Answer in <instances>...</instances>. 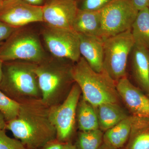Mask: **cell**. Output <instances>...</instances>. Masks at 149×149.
Here are the masks:
<instances>
[{"label":"cell","instance_id":"cell-21","mask_svg":"<svg viewBox=\"0 0 149 149\" xmlns=\"http://www.w3.org/2000/svg\"><path fill=\"white\" fill-rule=\"evenodd\" d=\"M103 135L100 129L80 131L75 146L77 149H99L103 140Z\"/></svg>","mask_w":149,"mask_h":149},{"label":"cell","instance_id":"cell-27","mask_svg":"<svg viewBox=\"0 0 149 149\" xmlns=\"http://www.w3.org/2000/svg\"><path fill=\"white\" fill-rule=\"evenodd\" d=\"M132 1L135 7L139 11L149 7V0H132Z\"/></svg>","mask_w":149,"mask_h":149},{"label":"cell","instance_id":"cell-35","mask_svg":"<svg viewBox=\"0 0 149 149\" xmlns=\"http://www.w3.org/2000/svg\"><path fill=\"white\" fill-rule=\"evenodd\" d=\"M1 1H2L3 2H4L6 1H8V0H1Z\"/></svg>","mask_w":149,"mask_h":149},{"label":"cell","instance_id":"cell-22","mask_svg":"<svg viewBox=\"0 0 149 149\" xmlns=\"http://www.w3.org/2000/svg\"><path fill=\"white\" fill-rule=\"evenodd\" d=\"M20 108V103L9 97L0 90V111L7 122L17 116Z\"/></svg>","mask_w":149,"mask_h":149},{"label":"cell","instance_id":"cell-4","mask_svg":"<svg viewBox=\"0 0 149 149\" xmlns=\"http://www.w3.org/2000/svg\"><path fill=\"white\" fill-rule=\"evenodd\" d=\"M72 66L44 61L36 63L35 72L41 100L47 106L58 105L66 97L72 86L71 83H74L71 75Z\"/></svg>","mask_w":149,"mask_h":149},{"label":"cell","instance_id":"cell-34","mask_svg":"<svg viewBox=\"0 0 149 149\" xmlns=\"http://www.w3.org/2000/svg\"><path fill=\"white\" fill-rule=\"evenodd\" d=\"M3 43V42H0V47H1V46L2 45Z\"/></svg>","mask_w":149,"mask_h":149},{"label":"cell","instance_id":"cell-17","mask_svg":"<svg viewBox=\"0 0 149 149\" xmlns=\"http://www.w3.org/2000/svg\"><path fill=\"white\" fill-rule=\"evenodd\" d=\"M133 116L127 149H149V117Z\"/></svg>","mask_w":149,"mask_h":149},{"label":"cell","instance_id":"cell-20","mask_svg":"<svg viewBox=\"0 0 149 149\" xmlns=\"http://www.w3.org/2000/svg\"><path fill=\"white\" fill-rule=\"evenodd\" d=\"M135 44L149 51V8L139 10L131 28Z\"/></svg>","mask_w":149,"mask_h":149},{"label":"cell","instance_id":"cell-11","mask_svg":"<svg viewBox=\"0 0 149 149\" xmlns=\"http://www.w3.org/2000/svg\"><path fill=\"white\" fill-rule=\"evenodd\" d=\"M78 10L76 0H48L42 6L43 21L51 27L72 29Z\"/></svg>","mask_w":149,"mask_h":149},{"label":"cell","instance_id":"cell-10","mask_svg":"<svg viewBox=\"0 0 149 149\" xmlns=\"http://www.w3.org/2000/svg\"><path fill=\"white\" fill-rule=\"evenodd\" d=\"M0 20L14 28L36 22H44L42 6L29 4L23 0L3 2L0 9Z\"/></svg>","mask_w":149,"mask_h":149},{"label":"cell","instance_id":"cell-24","mask_svg":"<svg viewBox=\"0 0 149 149\" xmlns=\"http://www.w3.org/2000/svg\"><path fill=\"white\" fill-rule=\"evenodd\" d=\"M112 0H78L76 1L79 9L91 11L101 10Z\"/></svg>","mask_w":149,"mask_h":149},{"label":"cell","instance_id":"cell-29","mask_svg":"<svg viewBox=\"0 0 149 149\" xmlns=\"http://www.w3.org/2000/svg\"><path fill=\"white\" fill-rule=\"evenodd\" d=\"M6 121L3 115L0 111V130H6Z\"/></svg>","mask_w":149,"mask_h":149},{"label":"cell","instance_id":"cell-14","mask_svg":"<svg viewBox=\"0 0 149 149\" xmlns=\"http://www.w3.org/2000/svg\"><path fill=\"white\" fill-rule=\"evenodd\" d=\"M133 77L149 97V51L135 44L130 54Z\"/></svg>","mask_w":149,"mask_h":149},{"label":"cell","instance_id":"cell-30","mask_svg":"<svg viewBox=\"0 0 149 149\" xmlns=\"http://www.w3.org/2000/svg\"><path fill=\"white\" fill-rule=\"evenodd\" d=\"M64 149H77L75 146H73L71 143L67 142L65 145Z\"/></svg>","mask_w":149,"mask_h":149},{"label":"cell","instance_id":"cell-25","mask_svg":"<svg viewBox=\"0 0 149 149\" xmlns=\"http://www.w3.org/2000/svg\"><path fill=\"white\" fill-rule=\"evenodd\" d=\"M16 29L0 20V42L7 40Z\"/></svg>","mask_w":149,"mask_h":149},{"label":"cell","instance_id":"cell-23","mask_svg":"<svg viewBox=\"0 0 149 149\" xmlns=\"http://www.w3.org/2000/svg\"><path fill=\"white\" fill-rule=\"evenodd\" d=\"M0 149H27L18 139L9 137L6 130H0Z\"/></svg>","mask_w":149,"mask_h":149},{"label":"cell","instance_id":"cell-6","mask_svg":"<svg viewBox=\"0 0 149 149\" xmlns=\"http://www.w3.org/2000/svg\"><path fill=\"white\" fill-rule=\"evenodd\" d=\"M135 42L131 29L104 40V70L116 82L126 77L128 57Z\"/></svg>","mask_w":149,"mask_h":149},{"label":"cell","instance_id":"cell-3","mask_svg":"<svg viewBox=\"0 0 149 149\" xmlns=\"http://www.w3.org/2000/svg\"><path fill=\"white\" fill-rule=\"evenodd\" d=\"M36 63L20 61L3 62L0 90L19 103L42 98L37 75Z\"/></svg>","mask_w":149,"mask_h":149},{"label":"cell","instance_id":"cell-7","mask_svg":"<svg viewBox=\"0 0 149 149\" xmlns=\"http://www.w3.org/2000/svg\"><path fill=\"white\" fill-rule=\"evenodd\" d=\"M139 11L132 0H112L100 10L101 37L104 40L131 29Z\"/></svg>","mask_w":149,"mask_h":149},{"label":"cell","instance_id":"cell-8","mask_svg":"<svg viewBox=\"0 0 149 149\" xmlns=\"http://www.w3.org/2000/svg\"><path fill=\"white\" fill-rule=\"evenodd\" d=\"M81 90L74 82L69 93L62 102L50 107L49 118L56 131V139L67 143L74 132L78 102Z\"/></svg>","mask_w":149,"mask_h":149},{"label":"cell","instance_id":"cell-26","mask_svg":"<svg viewBox=\"0 0 149 149\" xmlns=\"http://www.w3.org/2000/svg\"><path fill=\"white\" fill-rule=\"evenodd\" d=\"M65 144L56 139L48 142L38 149H64Z\"/></svg>","mask_w":149,"mask_h":149},{"label":"cell","instance_id":"cell-12","mask_svg":"<svg viewBox=\"0 0 149 149\" xmlns=\"http://www.w3.org/2000/svg\"><path fill=\"white\" fill-rule=\"evenodd\" d=\"M116 90L133 116L149 117V97L133 85L127 77L116 82Z\"/></svg>","mask_w":149,"mask_h":149},{"label":"cell","instance_id":"cell-28","mask_svg":"<svg viewBox=\"0 0 149 149\" xmlns=\"http://www.w3.org/2000/svg\"><path fill=\"white\" fill-rule=\"evenodd\" d=\"M24 2L35 6H42L45 4V0H23Z\"/></svg>","mask_w":149,"mask_h":149},{"label":"cell","instance_id":"cell-31","mask_svg":"<svg viewBox=\"0 0 149 149\" xmlns=\"http://www.w3.org/2000/svg\"><path fill=\"white\" fill-rule=\"evenodd\" d=\"M3 63V61L0 59V83L2 79Z\"/></svg>","mask_w":149,"mask_h":149},{"label":"cell","instance_id":"cell-36","mask_svg":"<svg viewBox=\"0 0 149 149\" xmlns=\"http://www.w3.org/2000/svg\"></svg>","mask_w":149,"mask_h":149},{"label":"cell","instance_id":"cell-33","mask_svg":"<svg viewBox=\"0 0 149 149\" xmlns=\"http://www.w3.org/2000/svg\"><path fill=\"white\" fill-rule=\"evenodd\" d=\"M3 3V2L1 0H0V9H1V8L2 6Z\"/></svg>","mask_w":149,"mask_h":149},{"label":"cell","instance_id":"cell-2","mask_svg":"<svg viewBox=\"0 0 149 149\" xmlns=\"http://www.w3.org/2000/svg\"><path fill=\"white\" fill-rule=\"evenodd\" d=\"M71 75L80 87L83 97L94 107L119 101L116 82L104 70L95 71L82 57L72 65Z\"/></svg>","mask_w":149,"mask_h":149},{"label":"cell","instance_id":"cell-1","mask_svg":"<svg viewBox=\"0 0 149 149\" xmlns=\"http://www.w3.org/2000/svg\"><path fill=\"white\" fill-rule=\"evenodd\" d=\"M50 107L41 99L20 103L17 116L6 122V130L27 149H38L56 139V131L49 118Z\"/></svg>","mask_w":149,"mask_h":149},{"label":"cell","instance_id":"cell-5","mask_svg":"<svg viewBox=\"0 0 149 149\" xmlns=\"http://www.w3.org/2000/svg\"><path fill=\"white\" fill-rule=\"evenodd\" d=\"M39 39L28 30L17 28L0 47V59L3 62L23 61L39 63L44 60Z\"/></svg>","mask_w":149,"mask_h":149},{"label":"cell","instance_id":"cell-19","mask_svg":"<svg viewBox=\"0 0 149 149\" xmlns=\"http://www.w3.org/2000/svg\"><path fill=\"white\" fill-rule=\"evenodd\" d=\"M76 118L80 131L99 129L98 120L95 107L81 95L77 104Z\"/></svg>","mask_w":149,"mask_h":149},{"label":"cell","instance_id":"cell-9","mask_svg":"<svg viewBox=\"0 0 149 149\" xmlns=\"http://www.w3.org/2000/svg\"><path fill=\"white\" fill-rule=\"evenodd\" d=\"M47 47L56 57L76 63L81 57L80 39L77 32L71 29L48 26L43 31Z\"/></svg>","mask_w":149,"mask_h":149},{"label":"cell","instance_id":"cell-32","mask_svg":"<svg viewBox=\"0 0 149 149\" xmlns=\"http://www.w3.org/2000/svg\"><path fill=\"white\" fill-rule=\"evenodd\" d=\"M115 149L114 148H112V147L109 146L108 145H107L105 143H104L103 145H102L100 147V149Z\"/></svg>","mask_w":149,"mask_h":149},{"label":"cell","instance_id":"cell-18","mask_svg":"<svg viewBox=\"0 0 149 149\" xmlns=\"http://www.w3.org/2000/svg\"><path fill=\"white\" fill-rule=\"evenodd\" d=\"M133 119V116H128L106 131L103 135L104 143L116 149L123 146L130 137Z\"/></svg>","mask_w":149,"mask_h":149},{"label":"cell","instance_id":"cell-15","mask_svg":"<svg viewBox=\"0 0 149 149\" xmlns=\"http://www.w3.org/2000/svg\"><path fill=\"white\" fill-rule=\"evenodd\" d=\"M102 29L100 10L91 11L79 9L72 24L73 30L78 34L101 37Z\"/></svg>","mask_w":149,"mask_h":149},{"label":"cell","instance_id":"cell-16","mask_svg":"<svg viewBox=\"0 0 149 149\" xmlns=\"http://www.w3.org/2000/svg\"><path fill=\"white\" fill-rule=\"evenodd\" d=\"M95 108L102 131L110 129L129 116L118 103H106Z\"/></svg>","mask_w":149,"mask_h":149},{"label":"cell","instance_id":"cell-13","mask_svg":"<svg viewBox=\"0 0 149 149\" xmlns=\"http://www.w3.org/2000/svg\"><path fill=\"white\" fill-rule=\"evenodd\" d=\"M81 56L97 72L104 71V40L93 35L78 34Z\"/></svg>","mask_w":149,"mask_h":149}]
</instances>
